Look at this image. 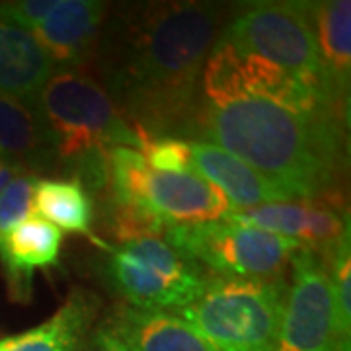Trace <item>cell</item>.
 Here are the masks:
<instances>
[{
	"label": "cell",
	"mask_w": 351,
	"mask_h": 351,
	"mask_svg": "<svg viewBox=\"0 0 351 351\" xmlns=\"http://www.w3.org/2000/svg\"><path fill=\"white\" fill-rule=\"evenodd\" d=\"M226 18L217 2H133L108 10L92 61L100 86L137 133L188 135L203 69Z\"/></svg>",
	"instance_id": "6da1fadb"
},
{
	"label": "cell",
	"mask_w": 351,
	"mask_h": 351,
	"mask_svg": "<svg viewBox=\"0 0 351 351\" xmlns=\"http://www.w3.org/2000/svg\"><path fill=\"white\" fill-rule=\"evenodd\" d=\"M343 117L248 90L199 92L191 131L295 201L324 195L341 160Z\"/></svg>",
	"instance_id": "7a4b0ae2"
},
{
	"label": "cell",
	"mask_w": 351,
	"mask_h": 351,
	"mask_svg": "<svg viewBox=\"0 0 351 351\" xmlns=\"http://www.w3.org/2000/svg\"><path fill=\"white\" fill-rule=\"evenodd\" d=\"M51 156L73 164L88 189H106L113 149L141 147L138 133L84 69H57L34 101Z\"/></svg>",
	"instance_id": "3957f363"
},
{
	"label": "cell",
	"mask_w": 351,
	"mask_h": 351,
	"mask_svg": "<svg viewBox=\"0 0 351 351\" xmlns=\"http://www.w3.org/2000/svg\"><path fill=\"white\" fill-rule=\"evenodd\" d=\"M289 283L277 279L211 277L178 316L215 351H271L287 304Z\"/></svg>",
	"instance_id": "277c9868"
},
{
	"label": "cell",
	"mask_w": 351,
	"mask_h": 351,
	"mask_svg": "<svg viewBox=\"0 0 351 351\" xmlns=\"http://www.w3.org/2000/svg\"><path fill=\"white\" fill-rule=\"evenodd\" d=\"M106 191L108 201L143 207L172 226L221 221L232 213L225 195L199 174L154 170L129 147L110 152Z\"/></svg>",
	"instance_id": "5b68a950"
},
{
	"label": "cell",
	"mask_w": 351,
	"mask_h": 351,
	"mask_svg": "<svg viewBox=\"0 0 351 351\" xmlns=\"http://www.w3.org/2000/svg\"><path fill=\"white\" fill-rule=\"evenodd\" d=\"M219 38L237 49L276 64L328 100L311 2L250 4L223 25Z\"/></svg>",
	"instance_id": "8992f818"
},
{
	"label": "cell",
	"mask_w": 351,
	"mask_h": 351,
	"mask_svg": "<svg viewBox=\"0 0 351 351\" xmlns=\"http://www.w3.org/2000/svg\"><path fill=\"white\" fill-rule=\"evenodd\" d=\"M108 276L129 306L180 313L201 297L211 277L164 239H138L110 248Z\"/></svg>",
	"instance_id": "52a82bcc"
},
{
	"label": "cell",
	"mask_w": 351,
	"mask_h": 351,
	"mask_svg": "<svg viewBox=\"0 0 351 351\" xmlns=\"http://www.w3.org/2000/svg\"><path fill=\"white\" fill-rule=\"evenodd\" d=\"M166 242L219 277L277 279L301 250L295 240L277 237L228 219L174 225Z\"/></svg>",
	"instance_id": "ba28073f"
},
{
	"label": "cell",
	"mask_w": 351,
	"mask_h": 351,
	"mask_svg": "<svg viewBox=\"0 0 351 351\" xmlns=\"http://www.w3.org/2000/svg\"><path fill=\"white\" fill-rule=\"evenodd\" d=\"M293 283L271 351H346L336 328V313L326 262L311 250L291 258Z\"/></svg>",
	"instance_id": "9c48e42d"
},
{
	"label": "cell",
	"mask_w": 351,
	"mask_h": 351,
	"mask_svg": "<svg viewBox=\"0 0 351 351\" xmlns=\"http://www.w3.org/2000/svg\"><path fill=\"white\" fill-rule=\"evenodd\" d=\"M226 219L295 240L302 250L314 252L320 258H328L339 240L350 234L348 213L343 215L332 203L320 201V197L269 203L246 211H234Z\"/></svg>",
	"instance_id": "30bf717a"
},
{
	"label": "cell",
	"mask_w": 351,
	"mask_h": 351,
	"mask_svg": "<svg viewBox=\"0 0 351 351\" xmlns=\"http://www.w3.org/2000/svg\"><path fill=\"white\" fill-rule=\"evenodd\" d=\"M108 10L100 0H57L32 34L55 69H84L94 57Z\"/></svg>",
	"instance_id": "8fae6325"
},
{
	"label": "cell",
	"mask_w": 351,
	"mask_h": 351,
	"mask_svg": "<svg viewBox=\"0 0 351 351\" xmlns=\"http://www.w3.org/2000/svg\"><path fill=\"white\" fill-rule=\"evenodd\" d=\"M123 351H215L178 314L123 304L100 328Z\"/></svg>",
	"instance_id": "7c38bea8"
},
{
	"label": "cell",
	"mask_w": 351,
	"mask_h": 351,
	"mask_svg": "<svg viewBox=\"0 0 351 351\" xmlns=\"http://www.w3.org/2000/svg\"><path fill=\"white\" fill-rule=\"evenodd\" d=\"M193 172L207 180L230 203L232 213L269 203L295 201L250 166L207 141H189Z\"/></svg>",
	"instance_id": "4fadbf2b"
},
{
	"label": "cell",
	"mask_w": 351,
	"mask_h": 351,
	"mask_svg": "<svg viewBox=\"0 0 351 351\" xmlns=\"http://www.w3.org/2000/svg\"><path fill=\"white\" fill-rule=\"evenodd\" d=\"M61 240V230L38 215H32L0 239V263L12 301L32 299L36 269L59 263Z\"/></svg>",
	"instance_id": "5bb4252c"
},
{
	"label": "cell",
	"mask_w": 351,
	"mask_h": 351,
	"mask_svg": "<svg viewBox=\"0 0 351 351\" xmlns=\"http://www.w3.org/2000/svg\"><path fill=\"white\" fill-rule=\"evenodd\" d=\"M324 90L332 106L348 115L351 66V2H311Z\"/></svg>",
	"instance_id": "9a60e30c"
},
{
	"label": "cell",
	"mask_w": 351,
	"mask_h": 351,
	"mask_svg": "<svg viewBox=\"0 0 351 351\" xmlns=\"http://www.w3.org/2000/svg\"><path fill=\"white\" fill-rule=\"evenodd\" d=\"M55 71L34 34L0 12V90L34 106Z\"/></svg>",
	"instance_id": "2e32d148"
},
{
	"label": "cell",
	"mask_w": 351,
	"mask_h": 351,
	"mask_svg": "<svg viewBox=\"0 0 351 351\" xmlns=\"http://www.w3.org/2000/svg\"><path fill=\"white\" fill-rule=\"evenodd\" d=\"M94 314L96 299L82 289H75L43 324L0 339V351H76Z\"/></svg>",
	"instance_id": "e0dca14e"
},
{
	"label": "cell",
	"mask_w": 351,
	"mask_h": 351,
	"mask_svg": "<svg viewBox=\"0 0 351 351\" xmlns=\"http://www.w3.org/2000/svg\"><path fill=\"white\" fill-rule=\"evenodd\" d=\"M0 154L20 172L49 166L53 160L34 108L2 90H0Z\"/></svg>",
	"instance_id": "ac0fdd59"
},
{
	"label": "cell",
	"mask_w": 351,
	"mask_h": 351,
	"mask_svg": "<svg viewBox=\"0 0 351 351\" xmlns=\"http://www.w3.org/2000/svg\"><path fill=\"white\" fill-rule=\"evenodd\" d=\"M34 211L38 217L57 226L59 230L92 237L94 203L86 188L78 180H39L34 197ZM94 242L110 252L100 240Z\"/></svg>",
	"instance_id": "d6986e66"
},
{
	"label": "cell",
	"mask_w": 351,
	"mask_h": 351,
	"mask_svg": "<svg viewBox=\"0 0 351 351\" xmlns=\"http://www.w3.org/2000/svg\"><path fill=\"white\" fill-rule=\"evenodd\" d=\"M330 258V285L336 313V328L343 350L350 351L351 346V244L350 234L339 240L332 250Z\"/></svg>",
	"instance_id": "ffe728a7"
},
{
	"label": "cell",
	"mask_w": 351,
	"mask_h": 351,
	"mask_svg": "<svg viewBox=\"0 0 351 351\" xmlns=\"http://www.w3.org/2000/svg\"><path fill=\"white\" fill-rule=\"evenodd\" d=\"M38 182V176L18 174L0 189V239L34 215Z\"/></svg>",
	"instance_id": "44dd1931"
},
{
	"label": "cell",
	"mask_w": 351,
	"mask_h": 351,
	"mask_svg": "<svg viewBox=\"0 0 351 351\" xmlns=\"http://www.w3.org/2000/svg\"><path fill=\"white\" fill-rule=\"evenodd\" d=\"M141 147L138 152L154 170L162 172H176V174H189L193 172L191 166V152L189 141H182L176 137L151 138L138 133Z\"/></svg>",
	"instance_id": "7402d4cb"
},
{
	"label": "cell",
	"mask_w": 351,
	"mask_h": 351,
	"mask_svg": "<svg viewBox=\"0 0 351 351\" xmlns=\"http://www.w3.org/2000/svg\"><path fill=\"white\" fill-rule=\"evenodd\" d=\"M57 0H14V2H0V12L4 14L14 24L34 32L43 18L51 12Z\"/></svg>",
	"instance_id": "603a6c76"
},
{
	"label": "cell",
	"mask_w": 351,
	"mask_h": 351,
	"mask_svg": "<svg viewBox=\"0 0 351 351\" xmlns=\"http://www.w3.org/2000/svg\"><path fill=\"white\" fill-rule=\"evenodd\" d=\"M18 174H22L18 168H14L12 164L8 162L2 154H0V189L4 188L10 180H12L14 176H18Z\"/></svg>",
	"instance_id": "cb8c5ba5"
},
{
	"label": "cell",
	"mask_w": 351,
	"mask_h": 351,
	"mask_svg": "<svg viewBox=\"0 0 351 351\" xmlns=\"http://www.w3.org/2000/svg\"><path fill=\"white\" fill-rule=\"evenodd\" d=\"M94 351H123L112 338H108L106 334H101L98 330L96 339H94Z\"/></svg>",
	"instance_id": "d4e9b609"
}]
</instances>
